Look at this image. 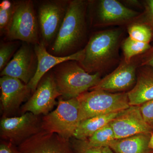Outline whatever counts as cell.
<instances>
[{
	"mask_svg": "<svg viewBox=\"0 0 153 153\" xmlns=\"http://www.w3.org/2000/svg\"><path fill=\"white\" fill-rule=\"evenodd\" d=\"M34 51L37 56L38 66L34 77L28 84L33 93L35 92L39 82L48 71L62 62L68 60H75L79 62L82 60L84 50H79L72 55L59 57L51 55L47 52L46 47L41 42L34 45Z\"/></svg>",
	"mask_w": 153,
	"mask_h": 153,
	"instance_id": "obj_15",
	"label": "cell"
},
{
	"mask_svg": "<svg viewBox=\"0 0 153 153\" xmlns=\"http://www.w3.org/2000/svg\"><path fill=\"white\" fill-rule=\"evenodd\" d=\"M61 96L51 70L42 77L33 95L21 107V114L29 112L37 116L46 115L57 104L56 99Z\"/></svg>",
	"mask_w": 153,
	"mask_h": 153,
	"instance_id": "obj_8",
	"label": "cell"
},
{
	"mask_svg": "<svg viewBox=\"0 0 153 153\" xmlns=\"http://www.w3.org/2000/svg\"><path fill=\"white\" fill-rule=\"evenodd\" d=\"M116 139L140 134H151L152 127L146 122L140 106H130L110 122Z\"/></svg>",
	"mask_w": 153,
	"mask_h": 153,
	"instance_id": "obj_13",
	"label": "cell"
},
{
	"mask_svg": "<svg viewBox=\"0 0 153 153\" xmlns=\"http://www.w3.org/2000/svg\"><path fill=\"white\" fill-rule=\"evenodd\" d=\"M79 105L76 98L59 100L55 110L42 117V130L53 133L66 140L73 137L79 125Z\"/></svg>",
	"mask_w": 153,
	"mask_h": 153,
	"instance_id": "obj_5",
	"label": "cell"
},
{
	"mask_svg": "<svg viewBox=\"0 0 153 153\" xmlns=\"http://www.w3.org/2000/svg\"><path fill=\"white\" fill-rule=\"evenodd\" d=\"M30 44L23 43L12 60L1 71V76L17 78L28 85L35 76L38 66L37 56Z\"/></svg>",
	"mask_w": 153,
	"mask_h": 153,
	"instance_id": "obj_11",
	"label": "cell"
},
{
	"mask_svg": "<svg viewBox=\"0 0 153 153\" xmlns=\"http://www.w3.org/2000/svg\"><path fill=\"white\" fill-rule=\"evenodd\" d=\"M147 3L148 11L153 19V0L148 1Z\"/></svg>",
	"mask_w": 153,
	"mask_h": 153,
	"instance_id": "obj_29",
	"label": "cell"
},
{
	"mask_svg": "<svg viewBox=\"0 0 153 153\" xmlns=\"http://www.w3.org/2000/svg\"><path fill=\"white\" fill-rule=\"evenodd\" d=\"M5 35L10 41L20 40L34 45L40 43L39 27L33 1H15L13 15Z\"/></svg>",
	"mask_w": 153,
	"mask_h": 153,
	"instance_id": "obj_6",
	"label": "cell"
},
{
	"mask_svg": "<svg viewBox=\"0 0 153 153\" xmlns=\"http://www.w3.org/2000/svg\"><path fill=\"white\" fill-rule=\"evenodd\" d=\"M19 43L16 41L1 42L0 45V70L2 71L10 60V59L16 51Z\"/></svg>",
	"mask_w": 153,
	"mask_h": 153,
	"instance_id": "obj_25",
	"label": "cell"
},
{
	"mask_svg": "<svg viewBox=\"0 0 153 153\" xmlns=\"http://www.w3.org/2000/svg\"><path fill=\"white\" fill-rule=\"evenodd\" d=\"M42 118L31 112L19 116L1 117L0 137L1 140L18 147L26 140L42 131Z\"/></svg>",
	"mask_w": 153,
	"mask_h": 153,
	"instance_id": "obj_7",
	"label": "cell"
},
{
	"mask_svg": "<svg viewBox=\"0 0 153 153\" xmlns=\"http://www.w3.org/2000/svg\"><path fill=\"white\" fill-rule=\"evenodd\" d=\"M1 109L2 117H12L30 98L32 90L21 80L11 76L0 78Z\"/></svg>",
	"mask_w": 153,
	"mask_h": 153,
	"instance_id": "obj_10",
	"label": "cell"
},
{
	"mask_svg": "<svg viewBox=\"0 0 153 153\" xmlns=\"http://www.w3.org/2000/svg\"><path fill=\"white\" fill-rule=\"evenodd\" d=\"M121 111L97 116L82 121L76 128L73 137L79 140H87L96 132L110 123Z\"/></svg>",
	"mask_w": 153,
	"mask_h": 153,
	"instance_id": "obj_19",
	"label": "cell"
},
{
	"mask_svg": "<svg viewBox=\"0 0 153 153\" xmlns=\"http://www.w3.org/2000/svg\"><path fill=\"white\" fill-rule=\"evenodd\" d=\"M143 68L137 77L134 86L128 96L130 106H140L153 100V68Z\"/></svg>",
	"mask_w": 153,
	"mask_h": 153,
	"instance_id": "obj_17",
	"label": "cell"
},
{
	"mask_svg": "<svg viewBox=\"0 0 153 153\" xmlns=\"http://www.w3.org/2000/svg\"><path fill=\"white\" fill-rule=\"evenodd\" d=\"M68 1H48L38 8V24L42 41L47 47L55 40L65 17Z\"/></svg>",
	"mask_w": 153,
	"mask_h": 153,
	"instance_id": "obj_9",
	"label": "cell"
},
{
	"mask_svg": "<svg viewBox=\"0 0 153 153\" xmlns=\"http://www.w3.org/2000/svg\"><path fill=\"white\" fill-rule=\"evenodd\" d=\"M136 68L131 62L127 63L123 60L114 71L101 79L90 90L117 91L127 90L136 83Z\"/></svg>",
	"mask_w": 153,
	"mask_h": 153,
	"instance_id": "obj_16",
	"label": "cell"
},
{
	"mask_svg": "<svg viewBox=\"0 0 153 153\" xmlns=\"http://www.w3.org/2000/svg\"><path fill=\"white\" fill-rule=\"evenodd\" d=\"M20 153H74L70 140L42 131L18 147Z\"/></svg>",
	"mask_w": 153,
	"mask_h": 153,
	"instance_id": "obj_12",
	"label": "cell"
},
{
	"mask_svg": "<svg viewBox=\"0 0 153 153\" xmlns=\"http://www.w3.org/2000/svg\"><path fill=\"white\" fill-rule=\"evenodd\" d=\"M0 153H20L16 146L11 143L1 140Z\"/></svg>",
	"mask_w": 153,
	"mask_h": 153,
	"instance_id": "obj_27",
	"label": "cell"
},
{
	"mask_svg": "<svg viewBox=\"0 0 153 153\" xmlns=\"http://www.w3.org/2000/svg\"><path fill=\"white\" fill-rule=\"evenodd\" d=\"M122 32L119 29L102 30L92 35L84 50L80 66L90 74L100 73L118 60Z\"/></svg>",
	"mask_w": 153,
	"mask_h": 153,
	"instance_id": "obj_2",
	"label": "cell"
},
{
	"mask_svg": "<svg viewBox=\"0 0 153 153\" xmlns=\"http://www.w3.org/2000/svg\"><path fill=\"white\" fill-rule=\"evenodd\" d=\"M116 139L110 123L94 133L87 140L90 146L95 147H109Z\"/></svg>",
	"mask_w": 153,
	"mask_h": 153,
	"instance_id": "obj_20",
	"label": "cell"
},
{
	"mask_svg": "<svg viewBox=\"0 0 153 153\" xmlns=\"http://www.w3.org/2000/svg\"><path fill=\"white\" fill-rule=\"evenodd\" d=\"M15 1L3 0L0 4V33L5 34L13 15Z\"/></svg>",
	"mask_w": 153,
	"mask_h": 153,
	"instance_id": "obj_22",
	"label": "cell"
},
{
	"mask_svg": "<svg viewBox=\"0 0 153 153\" xmlns=\"http://www.w3.org/2000/svg\"><path fill=\"white\" fill-rule=\"evenodd\" d=\"M88 1H68L66 14L51 51L55 56L65 57L76 53L86 33Z\"/></svg>",
	"mask_w": 153,
	"mask_h": 153,
	"instance_id": "obj_1",
	"label": "cell"
},
{
	"mask_svg": "<svg viewBox=\"0 0 153 153\" xmlns=\"http://www.w3.org/2000/svg\"><path fill=\"white\" fill-rule=\"evenodd\" d=\"M140 15L116 0H101L98 1L96 10L95 25L106 27L124 25L139 18Z\"/></svg>",
	"mask_w": 153,
	"mask_h": 153,
	"instance_id": "obj_14",
	"label": "cell"
},
{
	"mask_svg": "<svg viewBox=\"0 0 153 153\" xmlns=\"http://www.w3.org/2000/svg\"><path fill=\"white\" fill-rule=\"evenodd\" d=\"M74 153H114L109 147H95L90 146L86 140L74 138L70 141Z\"/></svg>",
	"mask_w": 153,
	"mask_h": 153,
	"instance_id": "obj_23",
	"label": "cell"
},
{
	"mask_svg": "<svg viewBox=\"0 0 153 153\" xmlns=\"http://www.w3.org/2000/svg\"><path fill=\"white\" fill-rule=\"evenodd\" d=\"M151 134H140L116 139L109 147L114 153H152L149 148Z\"/></svg>",
	"mask_w": 153,
	"mask_h": 153,
	"instance_id": "obj_18",
	"label": "cell"
},
{
	"mask_svg": "<svg viewBox=\"0 0 153 153\" xmlns=\"http://www.w3.org/2000/svg\"><path fill=\"white\" fill-rule=\"evenodd\" d=\"M142 65L150 66L153 68V55L148 60H146L143 63H142Z\"/></svg>",
	"mask_w": 153,
	"mask_h": 153,
	"instance_id": "obj_28",
	"label": "cell"
},
{
	"mask_svg": "<svg viewBox=\"0 0 153 153\" xmlns=\"http://www.w3.org/2000/svg\"><path fill=\"white\" fill-rule=\"evenodd\" d=\"M150 47L149 43L136 41L128 37L124 41L122 45L124 60L127 63H131L133 57L146 52Z\"/></svg>",
	"mask_w": 153,
	"mask_h": 153,
	"instance_id": "obj_21",
	"label": "cell"
},
{
	"mask_svg": "<svg viewBox=\"0 0 153 153\" xmlns=\"http://www.w3.org/2000/svg\"><path fill=\"white\" fill-rule=\"evenodd\" d=\"M128 32L130 38L143 43H149L152 36L151 29L146 25L140 23L129 26Z\"/></svg>",
	"mask_w": 153,
	"mask_h": 153,
	"instance_id": "obj_24",
	"label": "cell"
},
{
	"mask_svg": "<svg viewBox=\"0 0 153 153\" xmlns=\"http://www.w3.org/2000/svg\"></svg>",
	"mask_w": 153,
	"mask_h": 153,
	"instance_id": "obj_31",
	"label": "cell"
},
{
	"mask_svg": "<svg viewBox=\"0 0 153 153\" xmlns=\"http://www.w3.org/2000/svg\"><path fill=\"white\" fill-rule=\"evenodd\" d=\"M140 107L145 121L152 125L153 124V100L145 102Z\"/></svg>",
	"mask_w": 153,
	"mask_h": 153,
	"instance_id": "obj_26",
	"label": "cell"
},
{
	"mask_svg": "<svg viewBox=\"0 0 153 153\" xmlns=\"http://www.w3.org/2000/svg\"><path fill=\"white\" fill-rule=\"evenodd\" d=\"M80 122L90 118L120 112L130 106L128 93H111L102 90L86 91L76 97Z\"/></svg>",
	"mask_w": 153,
	"mask_h": 153,
	"instance_id": "obj_4",
	"label": "cell"
},
{
	"mask_svg": "<svg viewBox=\"0 0 153 153\" xmlns=\"http://www.w3.org/2000/svg\"><path fill=\"white\" fill-rule=\"evenodd\" d=\"M149 148L153 151V133L151 134L149 141Z\"/></svg>",
	"mask_w": 153,
	"mask_h": 153,
	"instance_id": "obj_30",
	"label": "cell"
},
{
	"mask_svg": "<svg viewBox=\"0 0 153 153\" xmlns=\"http://www.w3.org/2000/svg\"><path fill=\"white\" fill-rule=\"evenodd\" d=\"M52 71L61 97L64 100L76 98L96 86L101 79L100 73H88L75 60L62 62Z\"/></svg>",
	"mask_w": 153,
	"mask_h": 153,
	"instance_id": "obj_3",
	"label": "cell"
}]
</instances>
